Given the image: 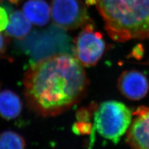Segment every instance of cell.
<instances>
[{"mask_svg":"<svg viewBox=\"0 0 149 149\" xmlns=\"http://www.w3.org/2000/svg\"><path fill=\"white\" fill-rule=\"evenodd\" d=\"M23 83L28 106L44 117L61 114L78 103L89 84L81 63L66 54L50 55L31 64Z\"/></svg>","mask_w":149,"mask_h":149,"instance_id":"cell-1","label":"cell"},{"mask_svg":"<svg viewBox=\"0 0 149 149\" xmlns=\"http://www.w3.org/2000/svg\"><path fill=\"white\" fill-rule=\"evenodd\" d=\"M95 5L108 35L124 42L149 36V0H86Z\"/></svg>","mask_w":149,"mask_h":149,"instance_id":"cell-2","label":"cell"},{"mask_svg":"<svg viewBox=\"0 0 149 149\" xmlns=\"http://www.w3.org/2000/svg\"><path fill=\"white\" fill-rule=\"evenodd\" d=\"M94 114V124L90 134V146L95 142L96 131L102 137L118 143L132 122L131 111L119 101L102 102Z\"/></svg>","mask_w":149,"mask_h":149,"instance_id":"cell-3","label":"cell"},{"mask_svg":"<svg viewBox=\"0 0 149 149\" xmlns=\"http://www.w3.org/2000/svg\"><path fill=\"white\" fill-rule=\"evenodd\" d=\"M91 21L83 27V31L74 39L75 57L83 66H95L102 57L105 50L102 35L94 30Z\"/></svg>","mask_w":149,"mask_h":149,"instance_id":"cell-4","label":"cell"},{"mask_svg":"<svg viewBox=\"0 0 149 149\" xmlns=\"http://www.w3.org/2000/svg\"><path fill=\"white\" fill-rule=\"evenodd\" d=\"M50 12L54 24L63 29L83 27L92 21L81 0H52Z\"/></svg>","mask_w":149,"mask_h":149,"instance_id":"cell-5","label":"cell"},{"mask_svg":"<svg viewBox=\"0 0 149 149\" xmlns=\"http://www.w3.org/2000/svg\"><path fill=\"white\" fill-rule=\"evenodd\" d=\"M132 115L135 116L125 137L129 146L137 149H149V108L141 106Z\"/></svg>","mask_w":149,"mask_h":149,"instance_id":"cell-6","label":"cell"},{"mask_svg":"<svg viewBox=\"0 0 149 149\" xmlns=\"http://www.w3.org/2000/svg\"><path fill=\"white\" fill-rule=\"evenodd\" d=\"M119 91L125 97L132 101L143 99L149 91L147 77L136 70H126L120 74L118 80Z\"/></svg>","mask_w":149,"mask_h":149,"instance_id":"cell-7","label":"cell"},{"mask_svg":"<svg viewBox=\"0 0 149 149\" xmlns=\"http://www.w3.org/2000/svg\"><path fill=\"white\" fill-rule=\"evenodd\" d=\"M22 10L27 19L33 24L44 26L50 19V8L44 0H28Z\"/></svg>","mask_w":149,"mask_h":149,"instance_id":"cell-8","label":"cell"},{"mask_svg":"<svg viewBox=\"0 0 149 149\" xmlns=\"http://www.w3.org/2000/svg\"><path fill=\"white\" fill-rule=\"evenodd\" d=\"M22 109V103L15 93L9 90L0 91V116L6 120L17 118Z\"/></svg>","mask_w":149,"mask_h":149,"instance_id":"cell-9","label":"cell"},{"mask_svg":"<svg viewBox=\"0 0 149 149\" xmlns=\"http://www.w3.org/2000/svg\"><path fill=\"white\" fill-rule=\"evenodd\" d=\"M6 29L8 36L22 40L29 33L31 29V22L22 12L15 11L11 14L9 22Z\"/></svg>","mask_w":149,"mask_h":149,"instance_id":"cell-10","label":"cell"},{"mask_svg":"<svg viewBox=\"0 0 149 149\" xmlns=\"http://www.w3.org/2000/svg\"><path fill=\"white\" fill-rule=\"evenodd\" d=\"M26 146L24 139L19 134L11 130L0 133V148L22 149Z\"/></svg>","mask_w":149,"mask_h":149,"instance_id":"cell-11","label":"cell"},{"mask_svg":"<svg viewBox=\"0 0 149 149\" xmlns=\"http://www.w3.org/2000/svg\"><path fill=\"white\" fill-rule=\"evenodd\" d=\"M93 125L86 121L78 120L72 127L73 132L78 135L90 134L92 131Z\"/></svg>","mask_w":149,"mask_h":149,"instance_id":"cell-12","label":"cell"},{"mask_svg":"<svg viewBox=\"0 0 149 149\" xmlns=\"http://www.w3.org/2000/svg\"><path fill=\"white\" fill-rule=\"evenodd\" d=\"M97 108L96 104H95L93 108L89 107V108H81L79 109L77 113V118L78 120L80 121H86L89 122L92 115V111L94 109Z\"/></svg>","mask_w":149,"mask_h":149,"instance_id":"cell-13","label":"cell"},{"mask_svg":"<svg viewBox=\"0 0 149 149\" xmlns=\"http://www.w3.org/2000/svg\"><path fill=\"white\" fill-rule=\"evenodd\" d=\"M8 15L6 9L0 6V32L6 29L8 25Z\"/></svg>","mask_w":149,"mask_h":149,"instance_id":"cell-14","label":"cell"},{"mask_svg":"<svg viewBox=\"0 0 149 149\" xmlns=\"http://www.w3.org/2000/svg\"><path fill=\"white\" fill-rule=\"evenodd\" d=\"M144 54V49L142 44H137L136 47H134L132 49L131 54H130V57H134L137 59H141L142 58Z\"/></svg>","mask_w":149,"mask_h":149,"instance_id":"cell-15","label":"cell"},{"mask_svg":"<svg viewBox=\"0 0 149 149\" xmlns=\"http://www.w3.org/2000/svg\"><path fill=\"white\" fill-rule=\"evenodd\" d=\"M9 38L7 36L0 32V54L5 51L9 44Z\"/></svg>","mask_w":149,"mask_h":149,"instance_id":"cell-16","label":"cell"},{"mask_svg":"<svg viewBox=\"0 0 149 149\" xmlns=\"http://www.w3.org/2000/svg\"><path fill=\"white\" fill-rule=\"evenodd\" d=\"M11 3H16L19 0H9Z\"/></svg>","mask_w":149,"mask_h":149,"instance_id":"cell-17","label":"cell"},{"mask_svg":"<svg viewBox=\"0 0 149 149\" xmlns=\"http://www.w3.org/2000/svg\"></svg>","mask_w":149,"mask_h":149,"instance_id":"cell-18","label":"cell"}]
</instances>
